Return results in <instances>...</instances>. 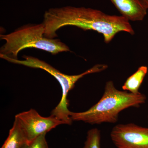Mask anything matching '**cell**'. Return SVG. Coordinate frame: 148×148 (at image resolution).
I'll list each match as a JSON object with an SVG mask.
<instances>
[{"instance_id":"cell-9","label":"cell","mask_w":148,"mask_h":148,"mask_svg":"<svg viewBox=\"0 0 148 148\" xmlns=\"http://www.w3.org/2000/svg\"><path fill=\"white\" fill-rule=\"evenodd\" d=\"M148 68L146 66L139 67L134 74L126 79L122 86L123 90L133 94L139 93V90L146 75L147 73Z\"/></svg>"},{"instance_id":"cell-8","label":"cell","mask_w":148,"mask_h":148,"mask_svg":"<svg viewBox=\"0 0 148 148\" xmlns=\"http://www.w3.org/2000/svg\"><path fill=\"white\" fill-rule=\"evenodd\" d=\"M27 144V138L18 120L15 118L13 126L1 148H23Z\"/></svg>"},{"instance_id":"cell-10","label":"cell","mask_w":148,"mask_h":148,"mask_svg":"<svg viewBox=\"0 0 148 148\" xmlns=\"http://www.w3.org/2000/svg\"><path fill=\"white\" fill-rule=\"evenodd\" d=\"M101 132L97 128H93L87 132L83 148H101Z\"/></svg>"},{"instance_id":"cell-1","label":"cell","mask_w":148,"mask_h":148,"mask_svg":"<svg viewBox=\"0 0 148 148\" xmlns=\"http://www.w3.org/2000/svg\"><path fill=\"white\" fill-rule=\"evenodd\" d=\"M42 23L45 27V36L51 39L57 37L58 29L67 26L97 32L103 35L106 43L110 42L119 32L135 34L129 20L124 16L110 15L98 10L84 7L51 9L45 12Z\"/></svg>"},{"instance_id":"cell-12","label":"cell","mask_w":148,"mask_h":148,"mask_svg":"<svg viewBox=\"0 0 148 148\" xmlns=\"http://www.w3.org/2000/svg\"><path fill=\"white\" fill-rule=\"evenodd\" d=\"M142 1L148 9V0H142Z\"/></svg>"},{"instance_id":"cell-6","label":"cell","mask_w":148,"mask_h":148,"mask_svg":"<svg viewBox=\"0 0 148 148\" xmlns=\"http://www.w3.org/2000/svg\"><path fill=\"white\" fill-rule=\"evenodd\" d=\"M110 138L117 148H148V127L134 123L116 125Z\"/></svg>"},{"instance_id":"cell-5","label":"cell","mask_w":148,"mask_h":148,"mask_svg":"<svg viewBox=\"0 0 148 148\" xmlns=\"http://www.w3.org/2000/svg\"><path fill=\"white\" fill-rule=\"evenodd\" d=\"M18 120L27 138V145L40 135L47 133L56 126L66 124L53 116H41L34 109L22 112L15 116Z\"/></svg>"},{"instance_id":"cell-11","label":"cell","mask_w":148,"mask_h":148,"mask_svg":"<svg viewBox=\"0 0 148 148\" xmlns=\"http://www.w3.org/2000/svg\"><path fill=\"white\" fill-rule=\"evenodd\" d=\"M46 135V133H44L38 136L32 143L27 145V148H49Z\"/></svg>"},{"instance_id":"cell-13","label":"cell","mask_w":148,"mask_h":148,"mask_svg":"<svg viewBox=\"0 0 148 148\" xmlns=\"http://www.w3.org/2000/svg\"><path fill=\"white\" fill-rule=\"evenodd\" d=\"M23 148H27V144H26V145L24 146V147Z\"/></svg>"},{"instance_id":"cell-14","label":"cell","mask_w":148,"mask_h":148,"mask_svg":"<svg viewBox=\"0 0 148 148\" xmlns=\"http://www.w3.org/2000/svg\"></svg>"},{"instance_id":"cell-3","label":"cell","mask_w":148,"mask_h":148,"mask_svg":"<svg viewBox=\"0 0 148 148\" xmlns=\"http://www.w3.org/2000/svg\"><path fill=\"white\" fill-rule=\"evenodd\" d=\"M43 23L28 24L18 28L8 34L1 35V39L5 43L1 48L0 57L17 59L19 51L27 48H35L56 55L60 52L70 51L69 47L59 39L45 36Z\"/></svg>"},{"instance_id":"cell-2","label":"cell","mask_w":148,"mask_h":148,"mask_svg":"<svg viewBox=\"0 0 148 148\" xmlns=\"http://www.w3.org/2000/svg\"><path fill=\"white\" fill-rule=\"evenodd\" d=\"M146 100L145 94L120 90L115 87L113 82L109 81L105 85L103 96L96 104L84 112H71L70 116L73 121L91 125L115 123L121 112L129 108H139Z\"/></svg>"},{"instance_id":"cell-7","label":"cell","mask_w":148,"mask_h":148,"mask_svg":"<svg viewBox=\"0 0 148 148\" xmlns=\"http://www.w3.org/2000/svg\"><path fill=\"white\" fill-rule=\"evenodd\" d=\"M117 9L129 21H142L147 8L142 0H110Z\"/></svg>"},{"instance_id":"cell-4","label":"cell","mask_w":148,"mask_h":148,"mask_svg":"<svg viewBox=\"0 0 148 148\" xmlns=\"http://www.w3.org/2000/svg\"><path fill=\"white\" fill-rule=\"evenodd\" d=\"M22 57L24 60L8 58H3L14 64L34 69H42L54 77L61 85L62 95L61 101L55 108L51 111V115L63 121L66 124L69 125H71L73 121L70 116L71 112L68 108L69 101L67 99V96L69 91L74 88L76 83L83 77L89 74L103 72L108 68V66L106 64H98L82 73L77 75H67L61 73L45 61L36 57L26 55H24Z\"/></svg>"}]
</instances>
